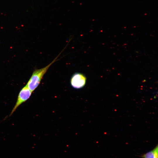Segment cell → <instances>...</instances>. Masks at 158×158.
Wrapping results in <instances>:
<instances>
[{"instance_id":"277c9868","label":"cell","mask_w":158,"mask_h":158,"mask_svg":"<svg viewBox=\"0 0 158 158\" xmlns=\"http://www.w3.org/2000/svg\"><path fill=\"white\" fill-rule=\"evenodd\" d=\"M142 157L143 158H158L157 145L152 150L143 154Z\"/></svg>"},{"instance_id":"7a4b0ae2","label":"cell","mask_w":158,"mask_h":158,"mask_svg":"<svg viewBox=\"0 0 158 158\" xmlns=\"http://www.w3.org/2000/svg\"><path fill=\"white\" fill-rule=\"evenodd\" d=\"M32 92L26 85L21 89L18 94L16 104L10 116L13 113L19 106L29 98Z\"/></svg>"},{"instance_id":"6da1fadb","label":"cell","mask_w":158,"mask_h":158,"mask_svg":"<svg viewBox=\"0 0 158 158\" xmlns=\"http://www.w3.org/2000/svg\"><path fill=\"white\" fill-rule=\"evenodd\" d=\"M59 55L51 63L46 66L39 69H36L28 80L26 85L32 92L38 87L44 75L51 65L57 60Z\"/></svg>"},{"instance_id":"3957f363","label":"cell","mask_w":158,"mask_h":158,"mask_svg":"<svg viewBox=\"0 0 158 158\" xmlns=\"http://www.w3.org/2000/svg\"><path fill=\"white\" fill-rule=\"evenodd\" d=\"M87 78L83 74L75 73L72 76L70 80L71 86L74 89H80L83 87L86 83Z\"/></svg>"}]
</instances>
